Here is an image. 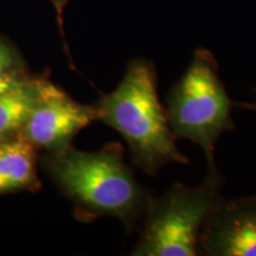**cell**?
I'll list each match as a JSON object with an SVG mask.
<instances>
[{
  "label": "cell",
  "instance_id": "cell-8",
  "mask_svg": "<svg viewBox=\"0 0 256 256\" xmlns=\"http://www.w3.org/2000/svg\"><path fill=\"white\" fill-rule=\"evenodd\" d=\"M36 81H19L0 94V139L23 128L36 96Z\"/></svg>",
  "mask_w": 256,
  "mask_h": 256
},
{
  "label": "cell",
  "instance_id": "cell-4",
  "mask_svg": "<svg viewBox=\"0 0 256 256\" xmlns=\"http://www.w3.org/2000/svg\"><path fill=\"white\" fill-rule=\"evenodd\" d=\"M223 178L217 168L198 186L176 183L162 196H151L133 256H194L211 211L222 200Z\"/></svg>",
  "mask_w": 256,
  "mask_h": 256
},
{
  "label": "cell",
  "instance_id": "cell-1",
  "mask_svg": "<svg viewBox=\"0 0 256 256\" xmlns=\"http://www.w3.org/2000/svg\"><path fill=\"white\" fill-rule=\"evenodd\" d=\"M94 110L96 120L124 138L133 164L150 177L170 162L188 164L176 145L159 101L158 75L152 60L142 57L130 60L119 86L102 96Z\"/></svg>",
  "mask_w": 256,
  "mask_h": 256
},
{
  "label": "cell",
  "instance_id": "cell-6",
  "mask_svg": "<svg viewBox=\"0 0 256 256\" xmlns=\"http://www.w3.org/2000/svg\"><path fill=\"white\" fill-rule=\"evenodd\" d=\"M198 254L256 256V194L220 200L202 229Z\"/></svg>",
  "mask_w": 256,
  "mask_h": 256
},
{
  "label": "cell",
  "instance_id": "cell-5",
  "mask_svg": "<svg viewBox=\"0 0 256 256\" xmlns=\"http://www.w3.org/2000/svg\"><path fill=\"white\" fill-rule=\"evenodd\" d=\"M94 120V106L78 104L48 80H37L23 136L34 146L56 153L69 147L72 138Z\"/></svg>",
  "mask_w": 256,
  "mask_h": 256
},
{
  "label": "cell",
  "instance_id": "cell-2",
  "mask_svg": "<svg viewBox=\"0 0 256 256\" xmlns=\"http://www.w3.org/2000/svg\"><path fill=\"white\" fill-rule=\"evenodd\" d=\"M48 168L86 218L115 217L124 223L127 234L144 218L152 194L124 162L121 144H107L98 152H82L69 146L56 152Z\"/></svg>",
  "mask_w": 256,
  "mask_h": 256
},
{
  "label": "cell",
  "instance_id": "cell-3",
  "mask_svg": "<svg viewBox=\"0 0 256 256\" xmlns=\"http://www.w3.org/2000/svg\"><path fill=\"white\" fill-rule=\"evenodd\" d=\"M210 50L197 48L184 75L170 90L166 116L176 139H186L206 153L208 168H215V147L224 132L235 130L234 104L218 75Z\"/></svg>",
  "mask_w": 256,
  "mask_h": 256
},
{
  "label": "cell",
  "instance_id": "cell-7",
  "mask_svg": "<svg viewBox=\"0 0 256 256\" xmlns=\"http://www.w3.org/2000/svg\"><path fill=\"white\" fill-rule=\"evenodd\" d=\"M37 183L34 145L24 136L0 145V192Z\"/></svg>",
  "mask_w": 256,
  "mask_h": 256
},
{
  "label": "cell",
  "instance_id": "cell-10",
  "mask_svg": "<svg viewBox=\"0 0 256 256\" xmlns=\"http://www.w3.org/2000/svg\"><path fill=\"white\" fill-rule=\"evenodd\" d=\"M19 81H20V80L16 78L14 75L5 78L4 81H0V94H2V92H4L5 90H8V89L14 87V86L17 84Z\"/></svg>",
  "mask_w": 256,
  "mask_h": 256
},
{
  "label": "cell",
  "instance_id": "cell-9",
  "mask_svg": "<svg viewBox=\"0 0 256 256\" xmlns=\"http://www.w3.org/2000/svg\"><path fill=\"white\" fill-rule=\"evenodd\" d=\"M16 66V56L14 50L10 48L6 42L0 38V81L14 76V74L11 72Z\"/></svg>",
  "mask_w": 256,
  "mask_h": 256
}]
</instances>
